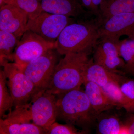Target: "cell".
Instances as JSON below:
<instances>
[{"instance_id":"1","label":"cell","mask_w":134,"mask_h":134,"mask_svg":"<svg viewBox=\"0 0 134 134\" xmlns=\"http://www.w3.org/2000/svg\"><path fill=\"white\" fill-rule=\"evenodd\" d=\"M92 51L65 55L56 65L46 92L57 96L80 89L83 85L84 72Z\"/></svg>"},{"instance_id":"2","label":"cell","mask_w":134,"mask_h":134,"mask_svg":"<svg viewBox=\"0 0 134 134\" xmlns=\"http://www.w3.org/2000/svg\"><path fill=\"white\" fill-rule=\"evenodd\" d=\"M100 23L93 18L67 25L55 41V50L62 55L92 50L100 37Z\"/></svg>"},{"instance_id":"3","label":"cell","mask_w":134,"mask_h":134,"mask_svg":"<svg viewBox=\"0 0 134 134\" xmlns=\"http://www.w3.org/2000/svg\"><path fill=\"white\" fill-rule=\"evenodd\" d=\"M57 96V119L88 132L97 116L84 91L76 89Z\"/></svg>"},{"instance_id":"4","label":"cell","mask_w":134,"mask_h":134,"mask_svg":"<svg viewBox=\"0 0 134 134\" xmlns=\"http://www.w3.org/2000/svg\"><path fill=\"white\" fill-rule=\"evenodd\" d=\"M15 108L25 105L38 92L35 85L16 63L5 62L1 64Z\"/></svg>"},{"instance_id":"5","label":"cell","mask_w":134,"mask_h":134,"mask_svg":"<svg viewBox=\"0 0 134 134\" xmlns=\"http://www.w3.org/2000/svg\"><path fill=\"white\" fill-rule=\"evenodd\" d=\"M58 54L55 48L50 49L21 69L34 85L38 93L48 88L57 65Z\"/></svg>"},{"instance_id":"6","label":"cell","mask_w":134,"mask_h":134,"mask_svg":"<svg viewBox=\"0 0 134 134\" xmlns=\"http://www.w3.org/2000/svg\"><path fill=\"white\" fill-rule=\"evenodd\" d=\"M53 48H55V43L47 41L37 34L27 30L15 48L14 61L22 69Z\"/></svg>"},{"instance_id":"7","label":"cell","mask_w":134,"mask_h":134,"mask_svg":"<svg viewBox=\"0 0 134 134\" xmlns=\"http://www.w3.org/2000/svg\"><path fill=\"white\" fill-rule=\"evenodd\" d=\"M77 21L73 18L43 11L33 19H29L27 30L41 36L47 41L55 43L67 25Z\"/></svg>"},{"instance_id":"8","label":"cell","mask_w":134,"mask_h":134,"mask_svg":"<svg viewBox=\"0 0 134 134\" xmlns=\"http://www.w3.org/2000/svg\"><path fill=\"white\" fill-rule=\"evenodd\" d=\"M57 98L45 91L39 92L30 103V114L35 125L44 128L55 122L57 119Z\"/></svg>"},{"instance_id":"9","label":"cell","mask_w":134,"mask_h":134,"mask_svg":"<svg viewBox=\"0 0 134 134\" xmlns=\"http://www.w3.org/2000/svg\"><path fill=\"white\" fill-rule=\"evenodd\" d=\"M119 41L100 37L93 48V62L108 71L120 73L119 69H122L125 63L118 52L117 43Z\"/></svg>"},{"instance_id":"10","label":"cell","mask_w":134,"mask_h":134,"mask_svg":"<svg viewBox=\"0 0 134 134\" xmlns=\"http://www.w3.org/2000/svg\"><path fill=\"white\" fill-rule=\"evenodd\" d=\"M99 32L100 37L115 41L119 40L122 36L134 38V12L118 14L102 20Z\"/></svg>"},{"instance_id":"11","label":"cell","mask_w":134,"mask_h":134,"mask_svg":"<svg viewBox=\"0 0 134 134\" xmlns=\"http://www.w3.org/2000/svg\"><path fill=\"white\" fill-rule=\"evenodd\" d=\"M29 17L18 7L6 5L0 7V30L8 32L18 38L27 30Z\"/></svg>"},{"instance_id":"12","label":"cell","mask_w":134,"mask_h":134,"mask_svg":"<svg viewBox=\"0 0 134 134\" xmlns=\"http://www.w3.org/2000/svg\"><path fill=\"white\" fill-rule=\"evenodd\" d=\"M43 11L73 18L77 21L95 18L85 9L77 0H39Z\"/></svg>"},{"instance_id":"13","label":"cell","mask_w":134,"mask_h":134,"mask_svg":"<svg viewBox=\"0 0 134 134\" xmlns=\"http://www.w3.org/2000/svg\"><path fill=\"white\" fill-rule=\"evenodd\" d=\"M83 85L85 92L97 118L102 113L116 107L114 103L110 100L98 85L91 82H86Z\"/></svg>"},{"instance_id":"14","label":"cell","mask_w":134,"mask_h":134,"mask_svg":"<svg viewBox=\"0 0 134 134\" xmlns=\"http://www.w3.org/2000/svg\"><path fill=\"white\" fill-rule=\"evenodd\" d=\"M120 75V73L110 72L96 64L92 58L89 59L85 69L83 84L86 82H92L101 88L111 82L117 85Z\"/></svg>"},{"instance_id":"15","label":"cell","mask_w":134,"mask_h":134,"mask_svg":"<svg viewBox=\"0 0 134 134\" xmlns=\"http://www.w3.org/2000/svg\"><path fill=\"white\" fill-rule=\"evenodd\" d=\"M96 130L99 134H129L126 123H123L117 116L104 115L103 113L97 118Z\"/></svg>"},{"instance_id":"16","label":"cell","mask_w":134,"mask_h":134,"mask_svg":"<svg viewBox=\"0 0 134 134\" xmlns=\"http://www.w3.org/2000/svg\"><path fill=\"white\" fill-rule=\"evenodd\" d=\"M1 134H44L43 128L33 123L9 121L0 119Z\"/></svg>"},{"instance_id":"17","label":"cell","mask_w":134,"mask_h":134,"mask_svg":"<svg viewBox=\"0 0 134 134\" xmlns=\"http://www.w3.org/2000/svg\"><path fill=\"white\" fill-rule=\"evenodd\" d=\"M100 11L102 20L118 14L134 12V0H104Z\"/></svg>"},{"instance_id":"18","label":"cell","mask_w":134,"mask_h":134,"mask_svg":"<svg viewBox=\"0 0 134 134\" xmlns=\"http://www.w3.org/2000/svg\"><path fill=\"white\" fill-rule=\"evenodd\" d=\"M116 107L124 108L128 113L134 114V102L125 96L116 83L111 82L101 88Z\"/></svg>"},{"instance_id":"19","label":"cell","mask_w":134,"mask_h":134,"mask_svg":"<svg viewBox=\"0 0 134 134\" xmlns=\"http://www.w3.org/2000/svg\"><path fill=\"white\" fill-rule=\"evenodd\" d=\"M117 45L120 56L125 63L122 70L134 76V38L119 40Z\"/></svg>"},{"instance_id":"20","label":"cell","mask_w":134,"mask_h":134,"mask_svg":"<svg viewBox=\"0 0 134 134\" xmlns=\"http://www.w3.org/2000/svg\"><path fill=\"white\" fill-rule=\"evenodd\" d=\"M19 40L15 35L0 30V63L14 61V49Z\"/></svg>"},{"instance_id":"21","label":"cell","mask_w":134,"mask_h":134,"mask_svg":"<svg viewBox=\"0 0 134 134\" xmlns=\"http://www.w3.org/2000/svg\"><path fill=\"white\" fill-rule=\"evenodd\" d=\"M7 79L3 70L0 71V117L2 118L13 106V99L7 87Z\"/></svg>"},{"instance_id":"22","label":"cell","mask_w":134,"mask_h":134,"mask_svg":"<svg viewBox=\"0 0 134 134\" xmlns=\"http://www.w3.org/2000/svg\"><path fill=\"white\" fill-rule=\"evenodd\" d=\"M46 134H83L88 133V132L77 129L73 125H65L54 122L43 128Z\"/></svg>"},{"instance_id":"23","label":"cell","mask_w":134,"mask_h":134,"mask_svg":"<svg viewBox=\"0 0 134 134\" xmlns=\"http://www.w3.org/2000/svg\"><path fill=\"white\" fill-rule=\"evenodd\" d=\"M16 6L28 15L29 19H33L38 15L43 10L39 0H15Z\"/></svg>"},{"instance_id":"24","label":"cell","mask_w":134,"mask_h":134,"mask_svg":"<svg viewBox=\"0 0 134 134\" xmlns=\"http://www.w3.org/2000/svg\"><path fill=\"white\" fill-rule=\"evenodd\" d=\"M122 93L134 102V79L120 75L117 84Z\"/></svg>"},{"instance_id":"25","label":"cell","mask_w":134,"mask_h":134,"mask_svg":"<svg viewBox=\"0 0 134 134\" xmlns=\"http://www.w3.org/2000/svg\"><path fill=\"white\" fill-rule=\"evenodd\" d=\"M77 1L85 9L90 12L96 18L100 20H102L101 15L94 7L92 0H77Z\"/></svg>"},{"instance_id":"26","label":"cell","mask_w":134,"mask_h":134,"mask_svg":"<svg viewBox=\"0 0 134 134\" xmlns=\"http://www.w3.org/2000/svg\"><path fill=\"white\" fill-rule=\"evenodd\" d=\"M126 122L128 128L129 134H134V115Z\"/></svg>"},{"instance_id":"27","label":"cell","mask_w":134,"mask_h":134,"mask_svg":"<svg viewBox=\"0 0 134 134\" xmlns=\"http://www.w3.org/2000/svg\"><path fill=\"white\" fill-rule=\"evenodd\" d=\"M6 5H11L17 7L15 0H0V7Z\"/></svg>"},{"instance_id":"28","label":"cell","mask_w":134,"mask_h":134,"mask_svg":"<svg viewBox=\"0 0 134 134\" xmlns=\"http://www.w3.org/2000/svg\"><path fill=\"white\" fill-rule=\"evenodd\" d=\"M104 1V0H92L93 6L99 12L100 14V7Z\"/></svg>"}]
</instances>
